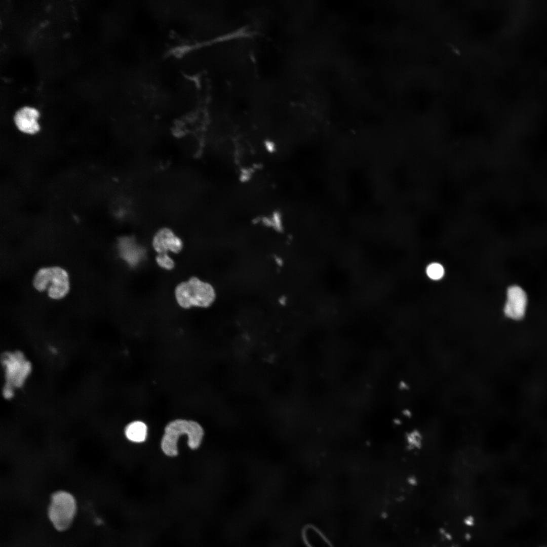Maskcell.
Masks as SVG:
<instances>
[{
    "instance_id": "obj_12",
    "label": "cell",
    "mask_w": 547,
    "mask_h": 547,
    "mask_svg": "<svg viewBox=\"0 0 547 547\" xmlns=\"http://www.w3.org/2000/svg\"><path fill=\"white\" fill-rule=\"evenodd\" d=\"M461 522L465 528L472 529L477 525V519L474 514H467L463 517Z\"/></svg>"
},
{
    "instance_id": "obj_14",
    "label": "cell",
    "mask_w": 547,
    "mask_h": 547,
    "mask_svg": "<svg viewBox=\"0 0 547 547\" xmlns=\"http://www.w3.org/2000/svg\"><path fill=\"white\" fill-rule=\"evenodd\" d=\"M445 547H457V546H456V545H455V544H454V543H451V544H449V545H447V546H445Z\"/></svg>"
},
{
    "instance_id": "obj_3",
    "label": "cell",
    "mask_w": 547,
    "mask_h": 547,
    "mask_svg": "<svg viewBox=\"0 0 547 547\" xmlns=\"http://www.w3.org/2000/svg\"><path fill=\"white\" fill-rule=\"evenodd\" d=\"M32 286L38 292H46L50 299L60 300L69 292V276L67 270L61 266L43 267L38 269L34 275Z\"/></svg>"
},
{
    "instance_id": "obj_11",
    "label": "cell",
    "mask_w": 547,
    "mask_h": 547,
    "mask_svg": "<svg viewBox=\"0 0 547 547\" xmlns=\"http://www.w3.org/2000/svg\"><path fill=\"white\" fill-rule=\"evenodd\" d=\"M155 260L158 266L164 269L171 270L175 267V262L168 253L158 254Z\"/></svg>"
},
{
    "instance_id": "obj_13",
    "label": "cell",
    "mask_w": 547,
    "mask_h": 547,
    "mask_svg": "<svg viewBox=\"0 0 547 547\" xmlns=\"http://www.w3.org/2000/svg\"><path fill=\"white\" fill-rule=\"evenodd\" d=\"M15 388L11 384L5 382L2 390V394L5 399L10 400L15 395Z\"/></svg>"
},
{
    "instance_id": "obj_2",
    "label": "cell",
    "mask_w": 547,
    "mask_h": 547,
    "mask_svg": "<svg viewBox=\"0 0 547 547\" xmlns=\"http://www.w3.org/2000/svg\"><path fill=\"white\" fill-rule=\"evenodd\" d=\"M174 295L177 304L184 309L208 307L214 301L216 296L211 284L194 276L178 284Z\"/></svg>"
},
{
    "instance_id": "obj_1",
    "label": "cell",
    "mask_w": 547,
    "mask_h": 547,
    "mask_svg": "<svg viewBox=\"0 0 547 547\" xmlns=\"http://www.w3.org/2000/svg\"><path fill=\"white\" fill-rule=\"evenodd\" d=\"M187 436V444L190 448L197 449L201 445L204 430L197 422L178 419L169 422L165 428V433L161 441V448L167 456H175L178 454L177 443L179 436Z\"/></svg>"
},
{
    "instance_id": "obj_8",
    "label": "cell",
    "mask_w": 547,
    "mask_h": 547,
    "mask_svg": "<svg viewBox=\"0 0 547 547\" xmlns=\"http://www.w3.org/2000/svg\"><path fill=\"white\" fill-rule=\"evenodd\" d=\"M39 117L40 112L37 109L26 106L17 110L13 119L16 128L21 132L33 135L40 130Z\"/></svg>"
},
{
    "instance_id": "obj_5",
    "label": "cell",
    "mask_w": 547,
    "mask_h": 547,
    "mask_svg": "<svg viewBox=\"0 0 547 547\" xmlns=\"http://www.w3.org/2000/svg\"><path fill=\"white\" fill-rule=\"evenodd\" d=\"M1 360L5 382L11 384L15 388L22 387L31 373V363L19 350L5 353Z\"/></svg>"
},
{
    "instance_id": "obj_6",
    "label": "cell",
    "mask_w": 547,
    "mask_h": 547,
    "mask_svg": "<svg viewBox=\"0 0 547 547\" xmlns=\"http://www.w3.org/2000/svg\"><path fill=\"white\" fill-rule=\"evenodd\" d=\"M527 296L520 286L512 285L506 291V299L504 312L509 318L520 320L524 317L527 305Z\"/></svg>"
},
{
    "instance_id": "obj_7",
    "label": "cell",
    "mask_w": 547,
    "mask_h": 547,
    "mask_svg": "<svg viewBox=\"0 0 547 547\" xmlns=\"http://www.w3.org/2000/svg\"><path fill=\"white\" fill-rule=\"evenodd\" d=\"M152 246L158 254L168 253V252L178 254L182 251L183 243L171 228L164 227L159 229L154 235Z\"/></svg>"
},
{
    "instance_id": "obj_4",
    "label": "cell",
    "mask_w": 547,
    "mask_h": 547,
    "mask_svg": "<svg viewBox=\"0 0 547 547\" xmlns=\"http://www.w3.org/2000/svg\"><path fill=\"white\" fill-rule=\"evenodd\" d=\"M77 510L76 502L69 492L60 490L54 493L48 507V516L54 528L65 531L72 524Z\"/></svg>"
},
{
    "instance_id": "obj_10",
    "label": "cell",
    "mask_w": 547,
    "mask_h": 547,
    "mask_svg": "<svg viewBox=\"0 0 547 547\" xmlns=\"http://www.w3.org/2000/svg\"><path fill=\"white\" fill-rule=\"evenodd\" d=\"M427 277L433 281L441 280L445 275L444 266L438 262H432L427 265L425 269Z\"/></svg>"
},
{
    "instance_id": "obj_9",
    "label": "cell",
    "mask_w": 547,
    "mask_h": 547,
    "mask_svg": "<svg viewBox=\"0 0 547 547\" xmlns=\"http://www.w3.org/2000/svg\"><path fill=\"white\" fill-rule=\"evenodd\" d=\"M125 434L130 441L135 443L144 442L147 437V425L142 421H134L129 423L125 428Z\"/></svg>"
}]
</instances>
